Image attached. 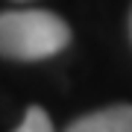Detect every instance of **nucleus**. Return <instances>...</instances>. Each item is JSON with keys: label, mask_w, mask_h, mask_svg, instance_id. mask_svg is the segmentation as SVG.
Returning <instances> with one entry per match:
<instances>
[{"label": "nucleus", "mask_w": 132, "mask_h": 132, "mask_svg": "<svg viewBox=\"0 0 132 132\" xmlns=\"http://www.w3.org/2000/svg\"><path fill=\"white\" fill-rule=\"evenodd\" d=\"M71 44V27L47 9H12L0 15V56L38 62Z\"/></svg>", "instance_id": "f257e3e1"}, {"label": "nucleus", "mask_w": 132, "mask_h": 132, "mask_svg": "<svg viewBox=\"0 0 132 132\" xmlns=\"http://www.w3.org/2000/svg\"><path fill=\"white\" fill-rule=\"evenodd\" d=\"M15 132H53V123H50V114L44 112L41 106H29L21 126Z\"/></svg>", "instance_id": "7ed1b4c3"}, {"label": "nucleus", "mask_w": 132, "mask_h": 132, "mask_svg": "<svg viewBox=\"0 0 132 132\" xmlns=\"http://www.w3.org/2000/svg\"><path fill=\"white\" fill-rule=\"evenodd\" d=\"M65 132H132V106L129 103H114L100 112L76 118Z\"/></svg>", "instance_id": "f03ea898"}, {"label": "nucleus", "mask_w": 132, "mask_h": 132, "mask_svg": "<svg viewBox=\"0 0 132 132\" xmlns=\"http://www.w3.org/2000/svg\"><path fill=\"white\" fill-rule=\"evenodd\" d=\"M129 32H132V18H129Z\"/></svg>", "instance_id": "20e7f679"}, {"label": "nucleus", "mask_w": 132, "mask_h": 132, "mask_svg": "<svg viewBox=\"0 0 132 132\" xmlns=\"http://www.w3.org/2000/svg\"><path fill=\"white\" fill-rule=\"evenodd\" d=\"M18 3H27V0H18Z\"/></svg>", "instance_id": "39448f33"}]
</instances>
